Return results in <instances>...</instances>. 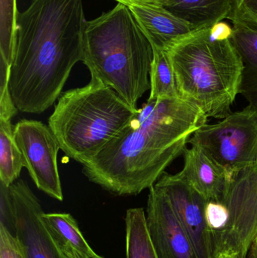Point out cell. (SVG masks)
I'll use <instances>...</instances> for the list:
<instances>
[{"mask_svg": "<svg viewBox=\"0 0 257 258\" xmlns=\"http://www.w3.org/2000/svg\"><path fill=\"white\" fill-rule=\"evenodd\" d=\"M86 22L82 0H33L18 12L9 86L20 112L39 114L58 99L82 62Z\"/></svg>", "mask_w": 257, "mask_h": 258, "instance_id": "obj_2", "label": "cell"}, {"mask_svg": "<svg viewBox=\"0 0 257 258\" xmlns=\"http://www.w3.org/2000/svg\"><path fill=\"white\" fill-rule=\"evenodd\" d=\"M247 258H257V237L250 246Z\"/></svg>", "mask_w": 257, "mask_h": 258, "instance_id": "obj_27", "label": "cell"}, {"mask_svg": "<svg viewBox=\"0 0 257 258\" xmlns=\"http://www.w3.org/2000/svg\"><path fill=\"white\" fill-rule=\"evenodd\" d=\"M233 33L232 25H229L224 21L214 24L211 27V34L216 39H226L232 38Z\"/></svg>", "mask_w": 257, "mask_h": 258, "instance_id": "obj_25", "label": "cell"}, {"mask_svg": "<svg viewBox=\"0 0 257 258\" xmlns=\"http://www.w3.org/2000/svg\"><path fill=\"white\" fill-rule=\"evenodd\" d=\"M138 111L112 88L92 77L86 86L60 95L48 126L60 150L84 165L117 136Z\"/></svg>", "mask_w": 257, "mask_h": 258, "instance_id": "obj_5", "label": "cell"}, {"mask_svg": "<svg viewBox=\"0 0 257 258\" xmlns=\"http://www.w3.org/2000/svg\"><path fill=\"white\" fill-rule=\"evenodd\" d=\"M42 221L65 258H98L83 236L75 218L66 213H45Z\"/></svg>", "mask_w": 257, "mask_h": 258, "instance_id": "obj_13", "label": "cell"}, {"mask_svg": "<svg viewBox=\"0 0 257 258\" xmlns=\"http://www.w3.org/2000/svg\"><path fill=\"white\" fill-rule=\"evenodd\" d=\"M18 10L16 0H1V40L0 57L12 66L15 50Z\"/></svg>", "mask_w": 257, "mask_h": 258, "instance_id": "obj_19", "label": "cell"}, {"mask_svg": "<svg viewBox=\"0 0 257 258\" xmlns=\"http://www.w3.org/2000/svg\"><path fill=\"white\" fill-rule=\"evenodd\" d=\"M205 215L211 231L222 228L227 221V209L220 201H208Z\"/></svg>", "mask_w": 257, "mask_h": 258, "instance_id": "obj_24", "label": "cell"}, {"mask_svg": "<svg viewBox=\"0 0 257 258\" xmlns=\"http://www.w3.org/2000/svg\"><path fill=\"white\" fill-rule=\"evenodd\" d=\"M0 258H25L16 236L0 225Z\"/></svg>", "mask_w": 257, "mask_h": 258, "instance_id": "obj_23", "label": "cell"}, {"mask_svg": "<svg viewBox=\"0 0 257 258\" xmlns=\"http://www.w3.org/2000/svg\"><path fill=\"white\" fill-rule=\"evenodd\" d=\"M197 106L177 98L147 100L137 116L83 165L89 180L116 196H136L158 181L207 123Z\"/></svg>", "mask_w": 257, "mask_h": 258, "instance_id": "obj_1", "label": "cell"}, {"mask_svg": "<svg viewBox=\"0 0 257 258\" xmlns=\"http://www.w3.org/2000/svg\"><path fill=\"white\" fill-rule=\"evenodd\" d=\"M129 9L153 49L166 51L181 38L197 30L159 3L135 5Z\"/></svg>", "mask_w": 257, "mask_h": 258, "instance_id": "obj_12", "label": "cell"}, {"mask_svg": "<svg viewBox=\"0 0 257 258\" xmlns=\"http://www.w3.org/2000/svg\"><path fill=\"white\" fill-rule=\"evenodd\" d=\"M184 156L181 175L205 200L220 201L234 177L196 146L186 149Z\"/></svg>", "mask_w": 257, "mask_h": 258, "instance_id": "obj_11", "label": "cell"}, {"mask_svg": "<svg viewBox=\"0 0 257 258\" xmlns=\"http://www.w3.org/2000/svg\"><path fill=\"white\" fill-rule=\"evenodd\" d=\"M15 217V236L25 258H65L53 242L42 219L44 213L27 182L10 186Z\"/></svg>", "mask_w": 257, "mask_h": 258, "instance_id": "obj_9", "label": "cell"}, {"mask_svg": "<svg viewBox=\"0 0 257 258\" xmlns=\"http://www.w3.org/2000/svg\"><path fill=\"white\" fill-rule=\"evenodd\" d=\"M149 189L146 225L158 258H196L167 196L155 185Z\"/></svg>", "mask_w": 257, "mask_h": 258, "instance_id": "obj_10", "label": "cell"}, {"mask_svg": "<svg viewBox=\"0 0 257 258\" xmlns=\"http://www.w3.org/2000/svg\"><path fill=\"white\" fill-rule=\"evenodd\" d=\"M11 66L0 57V119L11 121L19 111L11 95Z\"/></svg>", "mask_w": 257, "mask_h": 258, "instance_id": "obj_20", "label": "cell"}, {"mask_svg": "<svg viewBox=\"0 0 257 258\" xmlns=\"http://www.w3.org/2000/svg\"><path fill=\"white\" fill-rule=\"evenodd\" d=\"M211 27L197 29L166 51L180 97L208 117L224 119L240 93L242 60L232 39H216Z\"/></svg>", "mask_w": 257, "mask_h": 258, "instance_id": "obj_4", "label": "cell"}, {"mask_svg": "<svg viewBox=\"0 0 257 258\" xmlns=\"http://www.w3.org/2000/svg\"><path fill=\"white\" fill-rule=\"evenodd\" d=\"M149 81L150 95L148 100L152 101L180 96L173 68L165 51L153 49Z\"/></svg>", "mask_w": 257, "mask_h": 258, "instance_id": "obj_18", "label": "cell"}, {"mask_svg": "<svg viewBox=\"0 0 257 258\" xmlns=\"http://www.w3.org/2000/svg\"><path fill=\"white\" fill-rule=\"evenodd\" d=\"M119 3L125 5V6H131L135 5L149 4V3H159L161 5L162 0H115Z\"/></svg>", "mask_w": 257, "mask_h": 258, "instance_id": "obj_26", "label": "cell"}, {"mask_svg": "<svg viewBox=\"0 0 257 258\" xmlns=\"http://www.w3.org/2000/svg\"><path fill=\"white\" fill-rule=\"evenodd\" d=\"M228 20L257 31V0H232V10Z\"/></svg>", "mask_w": 257, "mask_h": 258, "instance_id": "obj_21", "label": "cell"}, {"mask_svg": "<svg viewBox=\"0 0 257 258\" xmlns=\"http://www.w3.org/2000/svg\"><path fill=\"white\" fill-rule=\"evenodd\" d=\"M152 58V45L128 6L118 3L86 22L83 63L92 77L112 88L133 108L150 90Z\"/></svg>", "mask_w": 257, "mask_h": 258, "instance_id": "obj_3", "label": "cell"}, {"mask_svg": "<svg viewBox=\"0 0 257 258\" xmlns=\"http://www.w3.org/2000/svg\"><path fill=\"white\" fill-rule=\"evenodd\" d=\"M161 6L195 28L201 29L228 19L232 0H162Z\"/></svg>", "mask_w": 257, "mask_h": 258, "instance_id": "obj_14", "label": "cell"}, {"mask_svg": "<svg viewBox=\"0 0 257 258\" xmlns=\"http://www.w3.org/2000/svg\"><path fill=\"white\" fill-rule=\"evenodd\" d=\"M232 42L242 60V82L240 93L249 108L257 111V31L240 24H232Z\"/></svg>", "mask_w": 257, "mask_h": 258, "instance_id": "obj_15", "label": "cell"}, {"mask_svg": "<svg viewBox=\"0 0 257 258\" xmlns=\"http://www.w3.org/2000/svg\"><path fill=\"white\" fill-rule=\"evenodd\" d=\"M0 225L15 236V217L10 186L0 182Z\"/></svg>", "mask_w": 257, "mask_h": 258, "instance_id": "obj_22", "label": "cell"}, {"mask_svg": "<svg viewBox=\"0 0 257 258\" xmlns=\"http://www.w3.org/2000/svg\"><path fill=\"white\" fill-rule=\"evenodd\" d=\"M125 221L126 258H158L148 232L144 209H128Z\"/></svg>", "mask_w": 257, "mask_h": 258, "instance_id": "obj_16", "label": "cell"}, {"mask_svg": "<svg viewBox=\"0 0 257 258\" xmlns=\"http://www.w3.org/2000/svg\"><path fill=\"white\" fill-rule=\"evenodd\" d=\"M98 258H104V257H101V256H100V257H98Z\"/></svg>", "mask_w": 257, "mask_h": 258, "instance_id": "obj_28", "label": "cell"}, {"mask_svg": "<svg viewBox=\"0 0 257 258\" xmlns=\"http://www.w3.org/2000/svg\"><path fill=\"white\" fill-rule=\"evenodd\" d=\"M155 187L167 196L181 221L196 258H213L211 229L207 222L205 200L180 173L164 172Z\"/></svg>", "mask_w": 257, "mask_h": 258, "instance_id": "obj_8", "label": "cell"}, {"mask_svg": "<svg viewBox=\"0 0 257 258\" xmlns=\"http://www.w3.org/2000/svg\"><path fill=\"white\" fill-rule=\"evenodd\" d=\"M24 167L22 153L15 141L11 121L0 119V182L12 186Z\"/></svg>", "mask_w": 257, "mask_h": 258, "instance_id": "obj_17", "label": "cell"}, {"mask_svg": "<svg viewBox=\"0 0 257 258\" xmlns=\"http://www.w3.org/2000/svg\"><path fill=\"white\" fill-rule=\"evenodd\" d=\"M189 143L199 147L232 177L257 165V111L248 107L214 124H205Z\"/></svg>", "mask_w": 257, "mask_h": 258, "instance_id": "obj_6", "label": "cell"}, {"mask_svg": "<svg viewBox=\"0 0 257 258\" xmlns=\"http://www.w3.org/2000/svg\"><path fill=\"white\" fill-rule=\"evenodd\" d=\"M14 136L22 153L24 167L38 189L63 201L57 167L60 145L50 127L40 121L21 119L14 126Z\"/></svg>", "mask_w": 257, "mask_h": 258, "instance_id": "obj_7", "label": "cell"}]
</instances>
